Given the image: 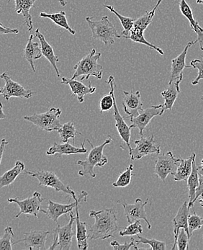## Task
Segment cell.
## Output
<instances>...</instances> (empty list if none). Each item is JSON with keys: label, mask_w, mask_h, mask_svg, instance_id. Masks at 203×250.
<instances>
[{"label": "cell", "mask_w": 203, "mask_h": 250, "mask_svg": "<svg viewBox=\"0 0 203 250\" xmlns=\"http://www.w3.org/2000/svg\"><path fill=\"white\" fill-rule=\"evenodd\" d=\"M89 216L95 219V224L89 228V239L96 240L114 237L113 234L118 231V226L116 212L113 208L91 210Z\"/></svg>", "instance_id": "1"}, {"label": "cell", "mask_w": 203, "mask_h": 250, "mask_svg": "<svg viewBox=\"0 0 203 250\" xmlns=\"http://www.w3.org/2000/svg\"><path fill=\"white\" fill-rule=\"evenodd\" d=\"M87 141L90 145L91 150L85 160H79L77 162V165H80L82 167V169L79 171V175L81 177L89 175L92 178H95L96 177L95 167H102L108 162V159L104 155L103 151L107 145H110L113 139L109 137L108 139L104 141V143L102 144L100 146H94L91 143L90 141L88 139Z\"/></svg>", "instance_id": "2"}, {"label": "cell", "mask_w": 203, "mask_h": 250, "mask_svg": "<svg viewBox=\"0 0 203 250\" xmlns=\"http://www.w3.org/2000/svg\"><path fill=\"white\" fill-rule=\"evenodd\" d=\"M101 57V53L92 49L87 55L83 57L74 66V72L72 78H81V81L89 80V77H95L98 80L102 77L103 67L98 63Z\"/></svg>", "instance_id": "3"}, {"label": "cell", "mask_w": 203, "mask_h": 250, "mask_svg": "<svg viewBox=\"0 0 203 250\" xmlns=\"http://www.w3.org/2000/svg\"><path fill=\"white\" fill-rule=\"evenodd\" d=\"M85 20L92 31V38L102 42L104 45H113L116 38L122 39L108 17H102L99 21H93V18L86 17Z\"/></svg>", "instance_id": "4"}, {"label": "cell", "mask_w": 203, "mask_h": 250, "mask_svg": "<svg viewBox=\"0 0 203 250\" xmlns=\"http://www.w3.org/2000/svg\"><path fill=\"white\" fill-rule=\"evenodd\" d=\"M61 115V110L60 108L51 107L45 113H35L33 116H24L23 119L31 122L39 129L51 132L58 131L62 126L59 120Z\"/></svg>", "instance_id": "5"}, {"label": "cell", "mask_w": 203, "mask_h": 250, "mask_svg": "<svg viewBox=\"0 0 203 250\" xmlns=\"http://www.w3.org/2000/svg\"><path fill=\"white\" fill-rule=\"evenodd\" d=\"M25 175L35 177L39 182V186L54 188L57 192H63V193L71 195L74 200L77 199L75 192L70 186L65 185L54 172L50 171H24Z\"/></svg>", "instance_id": "6"}, {"label": "cell", "mask_w": 203, "mask_h": 250, "mask_svg": "<svg viewBox=\"0 0 203 250\" xmlns=\"http://www.w3.org/2000/svg\"><path fill=\"white\" fill-rule=\"evenodd\" d=\"M88 193L86 191H82L74 200V202L69 204H62L54 202L50 200L48 201V206L45 208V210H42V213H45L50 219L58 224L59 217L63 215L68 214L73 210L74 208L78 205H81L87 201Z\"/></svg>", "instance_id": "7"}, {"label": "cell", "mask_w": 203, "mask_h": 250, "mask_svg": "<svg viewBox=\"0 0 203 250\" xmlns=\"http://www.w3.org/2000/svg\"><path fill=\"white\" fill-rule=\"evenodd\" d=\"M43 201L44 198L42 197L41 193L38 191L33 192L31 197H28L22 201H20L18 198H10L7 200L9 203H14L19 206L20 211L15 216L16 219L22 214L32 215L38 218L39 213L42 212L43 210V208H42L41 204Z\"/></svg>", "instance_id": "8"}, {"label": "cell", "mask_w": 203, "mask_h": 250, "mask_svg": "<svg viewBox=\"0 0 203 250\" xmlns=\"http://www.w3.org/2000/svg\"><path fill=\"white\" fill-rule=\"evenodd\" d=\"M181 160V157L176 158L171 151L161 154L155 162L154 172L162 181L165 182L169 175H174Z\"/></svg>", "instance_id": "9"}, {"label": "cell", "mask_w": 203, "mask_h": 250, "mask_svg": "<svg viewBox=\"0 0 203 250\" xmlns=\"http://www.w3.org/2000/svg\"><path fill=\"white\" fill-rule=\"evenodd\" d=\"M136 147L129 151L131 160H141L145 156L152 154H160V145L154 141V136L144 137L142 136L140 139L134 142Z\"/></svg>", "instance_id": "10"}, {"label": "cell", "mask_w": 203, "mask_h": 250, "mask_svg": "<svg viewBox=\"0 0 203 250\" xmlns=\"http://www.w3.org/2000/svg\"><path fill=\"white\" fill-rule=\"evenodd\" d=\"M0 77L5 81L4 87L0 89V94L5 98L6 101H9L13 97L30 99L34 94L31 90L24 88L19 83L13 81L11 77L6 72L1 74Z\"/></svg>", "instance_id": "11"}, {"label": "cell", "mask_w": 203, "mask_h": 250, "mask_svg": "<svg viewBox=\"0 0 203 250\" xmlns=\"http://www.w3.org/2000/svg\"><path fill=\"white\" fill-rule=\"evenodd\" d=\"M163 104L152 105L146 109H143L139 116L135 118H130L131 125L130 128H139L141 136H143V131L147 125L150 124L151 120L156 116H162V110Z\"/></svg>", "instance_id": "12"}, {"label": "cell", "mask_w": 203, "mask_h": 250, "mask_svg": "<svg viewBox=\"0 0 203 250\" xmlns=\"http://www.w3.org/2000/svg\"><path fill=\"white\" fill-rule=\"evenodd\" d=\"M148 199H147L145 202H143L141 198H137L133 204H123L124 212L126 216L128 222H135L138 220H144L148 225V229H151V225L147 219L146 212H145V207L148 204Z\"/></svg>", "instance_id": "13"}, {"label": "cell", "mask_w": 203, "mask_h": 250, "mask_svg": "<svg viewBox=\"0 0 203 250\" xmlns=\"http://www.w3.org/2000/svg\"><path fill=\"white\" fill-rule=\"evenodd\" d=\"M51 233L49 231H31L23 233V239L17 241L13 245L23 242L28 250H45V242L47 236Z\"/></svg>", "instance_id": "14"}, {"label": "cell", "mask_w": 203, "mask_h": 250, "mask_svg": "<svg viewBox=\"0 0 203 250\" xmlns=\"http://www.w3.org/2000/svg\"><path fill=\"white\" fill-rule=\"evenodd\" d=\"M123 94L122 106H123L124 112L130 118H135L139 116V113L143 110V104L141 99L140 92L139 91H136V92L124 91Z\"/></svg>", "instance_id": "15"}, {"label": "cell", "mask_w": 203, "mask_h": 250, "mask_svg": "<svg viewBox=\"0 0 203 250\" xmlns=\"http://www.w3.org/2000/svg\"><path fill=\"white\" fill-rule=\"evenodd\" d=\"M69 216H70V220L67 224L63 227H60L58 224V227L54 230V232H57L59 235V250H71L72 246L73 237L77 234L74 231V227H73V224L75 221V217H74L72 211L69 213Z\"/></svg>", "instance_id": "16"}, {"label": "cell", "mask_w": 203, "mask_h": 250, "mask_svg": "<svg viewBox=\"0 0 203 250\" xmlns=\"http://www.w3.org/2000/svg\"><path fill=\"white\" fill-rule=\"evenodd\" d=\"M61 83L70 87L73 96H76L80 103H84V97L89 94H93L96 92V87H92V83L89 86L84 85L82 82L78 81L76 79H67L62 77Z\"/></svg>", "instance_id": "17"}, {"label": "cell", "mask_w": 203, "mask_h": 250, "mask_svg": "<svg viewBox=\"0 0 203 250\" xmlns=\"http://www.w3.org/2000/svg\"><path fill=\"white\" fill-rule=\"evenodd\" d=\"M183 75H182L180 78L177 79L174 81L169 82L167 89L163 91L161 94L164 100V103L163 104L162 110V116L166 110H171L173 107L174 103H175L179 94L181 92L180 84L183 81Z\"/></svg>", "instance_id": "18"}, {"label": "cell", "mask_w": 203, "mask_h": 250, "mask_svg": "<svg viewBox=\"0 0 203 250\" xmlns=\"http://www.w3.org/2000/svg\"><path fill=\"white\" fill-rule=\"evenodd\" d=\"M188 204L189 202H187V201H184L182 204V206L179 208L178 211H177V214L174 216L173 221H172L174 226V242H176V241H177L181 229H184L185 231H187V234H188L189 239L191 238L190 235H189L188 227V217L189 215Z\"/></svg>", "instance_id": "19"}, {"label": "cell", "mask_w": 203, "mask_h": 250, "mask_svg": "<svg viewBox=\"0 0 203 250\" xmlns=\"http://www.w3.org/2000/svg\"><path fill=\"white\" fill-rule=\"evenodd\" d=\"M198 42V40L194 42H189L186 45L185 48L183 50V52L176 57L175 59L172 60V69H171L170 80L169 82L174 81L177 79L180 78L182 75H183V72L185 68L191 67L190 66L186 65V57H187V51L192 45L195 44Z\"/></svg>", "instance_id": "20"}, {"label": "cell", "mask_w": 203, "mask_h": 250, "mask_svg": "<svg viewBox=\"0 0 203 250\" xmlns=\"http://www.w3.org/2000/svg\"><path fill=\"white\" fill-rule=\"evenodd\" d=\"M85 142H83L81 147H77L71 145L69 142L66 143L59 144L54 142V145L46 151L47 155H54L58 154L59 157L63 155H70V154H85L87 152V148L84 147Z\"/></svg>", "instance_id": "21"}, {"label": "cell", "mask_w": 203, "mask_h": 250, "mask_svg": "<svg viewBox=\"0 0 203 250\" xmlns=\"http://www.w3.org/2000/svg\"><path fill=\"white\" fill-rule=\"evenodd\" d=\"M35 37L37 38L39 42H40L42 54H43L44 57L46 58L47 60L50 62V63H51V66L54 67V69H55L57 77H60V73H59V69L58 67H57V63L59 62V59L58 57L56 56L54 48H53V47L45 40V37H44L43 35L41 33L39 28H37L36 31H35Z\"/></svg>", "instance_id": "22"}, {"label": "cell", "mask_w": 203, "mask_h": 250, "mask_svg": "<svg viewBox=\"0 0 203 250\" xmlns=\"http://www.w3.org/2000/svg\"><path fill=\"white\" fill-rule=\"evenodd\" d=\"M180 9L182 14L184 15L187 20H188L190 28L198 35V43H200L201 49L203 51V28H201L198 23V21L194 18L193 13L192 9L189 7L188 4L185 0H181L180 2Z\"/></svg>", "instance_id": "23"}, {"label": "cell", "mask_w": 203, "mask_h": 250, "mask_svg": "<svg viewBox=\"0 0 203 250\" xmlns=\"http://www.w3.org/2000/svg\"><path fill=\"white\" fill-rule=\"evenodd\" d=\"M33 35H30L29 36V39H28L25 49H24V58L26 59L27 62L29 63L33 72H36V68H35L34 65L35 61L41 58L43 55L42 54L41 44L33 41L34 38H36Z\"/></svg>", "instance_id": "24"}, {"label": "cell", "mask_w": 203, "mask_h": 250, "mask_svg": "<svg viewBox=\"0 0 203 250\" xmlns=\"http://www.w3.org/2000/svg\"><path fill=\"white\" fill-rule=\"evenodd\" d=\"M11 0H9V1ZM15 1V11L17 14L22 15L24 18V24L28 27V31L33 30V18L30 13V9L34 7L36 0H13Z\"/></svg>", "instance_id": "25"}, {"label": "cell", "mask_w": 203, "mask_h": 250, "mask_svg": "<svg viewBox=\"0 0 203 250\" xmlns=\"http://www.w3.org/2000/svg\"><path fill=\"white\" fill-rule=\"evenodd\" d=\"M81 205H78L76 207V225H77V246L79 250H87L89 248L88 245V234L87 230V224L85 222H82L80 220V213H79V208Z\"/></svg>", "instance_id": "26"}, {"label": "cell", "mask_w": 203, "mask_h": 250, "mask_svg": "<svg viewBox=\"0 0 203 250\" xmlns=\"http://www.w3.org/2000/svg\"><path fill=\"white\" fill-rule=\"evenodd\" d=\"M196 159V154L192 153L188 158H182L179 164L176 173L174 175L175 181H187L192 170V163Z\"/></svg>", "instance_id": "27"}, {"label": "cell", "mask_w": 203, "mask_h": 250, "mask_svg": "<svg viewBox=\"0 0 203 250\" xmlns=\"http://www.w3.org/2000/svg\"><path fill=\"white\" fill-rule=\"evenodd\" d=\"M187 187L189 190V204L188 207L190 209L193 207L194 201L196 196V190L199 186V166H198L194 160L192 163V170L189 175L188 180H187Z\"/></svg>", "instance_id": "28"}, {"label": "cell", "mask_w": 203, "mask_h": 250, "mask_svg": "<svg viewBox=\"0 0 203 250\" xmlns=\"http://www.w3.org/2000/svg\"><path fill=\"white\" fill-rule=\"evenodd\" d=\"M24 171H25V165L18 160L11 169L4 172L0 177V187L2 188L13 184L15 179Z\"/></svg>", "instance_id": "29"}, {"label": "cell", "mask_w": 203, "mask_h": 250, "mask_svg": "<svg viewBox=\"0 0 203 250\" xmlns=\"http://www.w3.org/2000/svg\"><path fill=\"white\" fill-rule=\"evenodd\" d=\"M40 18H48L54 22L56 25L59 27L63 28V29L69 31L71 34L75 35L76 31L71 28L70 25L68 23L67 19H66V13L64 11H60L59 13H52V14H48L46 13H41Z\"/></svg>", "instance_id": "30"}, {"label": "cell", "mask_w": 203, "mask_h": 250, "mask_svg": "<svg viewBox=\"0 0 203 250\" xmlns=\"http://www.w3.org/2000/svg\"><path fill=\"white\" fill-rule=\"evenodd\" d=\"M104 7L107 8V10H110V12L116 15L119 19L120 22H121V25H122L123 30L121 33V36L122 39H126L130 36V33L131 30L133 28V25H134V20L133 18H128V17L122 16L121 14L118 13L114 7L111 5H107V4H104Z\"/></svg>", "instance_id": "31"}, {"label": "cell", "mask_w": 203, "mask_h": 250, "mask_svg": "<svg viewBox=\"0 0 203 250\" xmlns=\"http://www.w3.org/2000/svg\"><path fill=\"white\" fill-rule=\"evenodd\" d=\"M143 33H144V30L133 27L131 30V33H130V36L127 38V39H130V40L133 41L135 43H142V44L147 45L151 49L155 50L157 52L160 53L161 55H163L164 52L162 51V48L157 46V45L152 44V43H149L148 41H146L144 36H143Z\"/></svg>", "instance_id": "32"}, {"label": "cell", "mask_w": 203, "mask_h": 250, "mask_svg": "<svg viewBox=\"0 0 203 250\" xmlns=\"http://www.w3.org/2000/svg\"><path fill=\"white\" fill-rule=\"evenodd\" d=\"M58 132L63 143H66L70 139L74 140V138L77 134L81 135V133L76 131L75 126L72 122H68L62 125Z\"/></svg>", "instance_id": "33"}, {"label": "cell", "mask_w": 203, "mask_h": 250, "mask_svg": "<svg viewBox=\"0 0 203 250\" xmlns=\"http://www.w3.org/2000/svg\"><path fill=\"white\" fill-rule=\"evenodd\" d=\"M133 165L131 164L125 171L121 173L118 180L113 183V186L115 188H125L129 186L133 177Z\"/></svg>", "instance_id": "34"}, {"label": "cell", "mask_w": 203, "mask_h": 250, "mask_svg": "<svg viewBox=\"0 0 203 250\" xmlns=\"http://www.w3.org/2000/svg\"><path fill=\"white\" fill-rule=\"evenodd\" d=\"M15 234L13 228L10 227H7L4 229V235L0 239V250H13V239Z\"/></svg>", "instance_id": "35"}, {"label": "cell", "mask_w": 203, "mask_h": 250, "mask_svg": "<svg viewBox=\"0 0 203 250\" xmlns=\"http://www.w3.org/2000/svg\"><path fill=\"white\" fill-rule=\"evenodd\" d=\"M138 240L135 239V242L138 245L143 244V245H149L151 249L153 250H166V243L161 241L157 240L155 239H147L143 236L137 235Z\"/></svg>", "instance_id": "36"}, {"label": "cell", "mask_w": 203, "mask_h": 250, "mask_svg": "<svg viewBox=\"0 0 203 250\" xmlns=\"http://www.w3.org/2000/svg\"><path fill=\"white\" fill-rule=\"evenodd\" d=\"M155 10H151V12H145L144 15H142L134 21L133 27L145 31L148 25H150L152 22L153 18L155 15Z\"/></svg>", "instance_id": "37"}, {"label": "cell", "mask_w": 203, "mask_h": 250, "mask_svg": "<svg viewBox=\"0 0 203 250\" xmlns=\"http://www.w3.org/2000/svg\"><path fill=\"white\" fill-rule=\"evenodd\" d=\"M189 239H189L188 234H187L185 229H181L177 241H176V242H174L172 250H188L189 249Z\"/></svg>", "instance_id": "38"}, {"label": "cell", "mask_w": 203, "mask_h": 250, "mask_svg": "<svg viewBox=\"0 0 203 250\" xmlns=\"http://www.w3.org/2000/svg\"><path fill=\"white\" fill-rule=\"evenodd\" d=\"M143 227H142V223L140 220L135 221L131 223L129 226L122 229L119 232L120 236H134L138 235L139 234L143 233Z\"/></svg>", "instance_id": "39"}, {"label": "cell", "mask_w": 203, "mask_h": 250, "mask_svg": "<svg viewBox=\"0 0 203 250\" xmlns=\"http://www.w3.org/2000/svg\"><path fill=\"white\" fill-rule=\"evenodd\" d=\"M203 227V219L201 216L194 212L192 214L189 215L188 217V227L189 235L192 236L194 231L200 229Z\"/></svg>", "instance_id": "40"}, {"label": "cell", "mask_w": 203, "mask_h": 250, "mask_svg": "<svg viewBox=\"0 0 203 250\" xmlns=\"http://www.w3.org/2000/svg\"><path fill=\"white\" fill-rule=\"evenodd\" d=\"M110 245L113 247L115 250H129L132 249L139 250L137 244L135 242V239L131 237V242H125L124 244H120L117 240H113L110 242Z\"/></svg>", "instance_id": "41"}, {"label": "cell", "mask_w": 203, "mask_h": 250, "mask_svg": "<svg viewBox=\"0 0 203 250\" xmlns=\"http://www.w3.org/2000/svg\"><path fill=\"white\" fill-rule=\"evenodd\" d=\"M191 67L195 68L198 70V77L192 82V85H196L201 80H203V61L201 59H194L190 62Z\"/></svg>", "instance_id": "42"}, {"label": "cell", "mask_w": 203, "mask_h": 250, "mask_svg": "<svg viewBox=\"0 0 203 250\" xmlns=\"http://www.w3.org/2000/svg\"><path fill=\"white\" fill-rule=\"evenodd\" d=\"M202 194H203V169L201 166H199V186L196 190V196L194 201V204L198 201V198H199Z\"/></svg>", "instance_id": "43"}, {"label": "cell", "mask_w": 203, "mask_h": 250, "mask_svg": "<svg viewBox=\"0 0 203 250\" xmlns=\"http://www.w3.org/2000/svg\"><path fill=\"white\" fill-rule=\"evenodd\" d=\"M0 33H1V35L18 34V33H19V30L4 27L2 24L0 23Z\"/></svg>", "instance_id": "44"}, {"label": "cell", "mask_w": 203, "mask_h": 250, "mask_svg": "<svg viewBox=\"0 0 203 250\" xmlns=\"http://www.w3.org/2000/svg\"><path fill=\"white\" fill-rule=\"evenodd\" d=\"M55 233V234H54V243H53V245H51L50 248H48V250H57L59 249V238L58 234H57V232Z\"/></svg>", "instance_id": "45"}, {"label": "cell", "mask_w": 203, "mask_h": 250, "mask_svg": "<svg viewBox=\"0 0 203 250\" xmlns=\"http://www.w3.org/2000/svg\"><path fill=\"white\" fill-rule=\"evenodd\" d=\"M9 142L7 141H6L5 139H3L1 142V146H0V148H1V157H0V163H1V160H2L3 154H4V148H5V146L8 145Z\"/></svg>", "instance_id": "46"}, {"label": "cell", "mask_w": 203, "mask_h": 250, "mask_svg": "<svg viewBox=\"0 0 203 250\" xmlns=\"http://www.w3.org/2000/svg\"><path fill=\"white\" fill-rule=\"evenodd\" d=\"M0 106H1V116H0V119H4V118H6V115L4 114V112H3V104L1 103Z\"/></svg>", "instance_id": "47"}, {"label": "cell", "mask_w": 203, "mask_h": 250, "mask_svg": "<svg viewBox=\"0 0 203 250\" xmlns=\"http://www.w3.org/2000/svg\"><path fill=\"white\" fill-rule=\"evenodd\" d=\"M59 3H60L61 5L63 6V7H65L66 5V0H58Z\"/></svg>", "instance_id": "48"}, {"label": "cell", "mask_w": 203, "mask_h": 250, "mask_svg": "<svg viewBox=\"0 0 203 250\" xmlns=\"http://www.w3.org/2000/svg\"><path fill=\"white\" fill-rule=\"evenodd\" d=\"M163 1V0H159L158 1H157V4H156L155 7H154V9L153 10H157V8H158L159 6H160V4L161 3H162V1Z\"/></svg>", "instance_id": "49"}, {"label": "cell", "mask_w": 203, "mask_h": 250, "mask_svg": "<svg viewBox=\"0 0 203 250\" xmlns=\"http://www.w3.org/2000/svg\"><path fill=\"white\" fill-rule=\"evenodd\" d=\"M199 204H201V206L203 207V194L201 195V200L199 201Z\"/></svg>", "instance_id": "50"}, {"label": "cell", "mask_w": 203, "mask_h": 250, "mask_svg": "<svg viewBox=\"0 0 203 250\" xmlns=\"http://www.w3.org/2000/svg\"><path fill=\"white\" fill-rule=\"evenodd\" d=\"M196 2L199 4H203V0H196Z\"/></svg>", "instance_id": "51"}, {"label": "cell", "mask_w": 203, "mask_h": 250, "mask_svg": "<svg viewBox=\"0 0 203 250\" xmlns=\"http://www.w3.org/2000/svg\"><path fill=\"white\" fill-rule=\"evenodd\" d=\"M201 167L203 169V158L202 159V160H201Z\"/></svg>", "instance_id": "52"}, {"label": "cell", "mask_w": 203, "mask_h": 250, "mask_svg": "<svg viewBox=\"0 0 203 250\" xmlns=\"http://www.w3.org/2000/svg\"><path fill=\"white\" fill-rule=\"evenodd\" d=\"M202 100H203V98H202Z\"/></svg>", "instance_id": "53"}, {"label": "cell", "mask_w": 203, "mask_h": 250, "mask_svg": "<svg viewBox=\"0 0 203 250\" xmlns=\"http://www.w3.org/2000/svg\"></svg>", "instance_id": "54"}]
</instances>
